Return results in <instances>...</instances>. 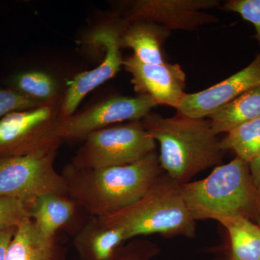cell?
I'll return each instance as SVG.
<instances>
[{
    "instance_id": "obj_14",
    "label": "cell",
    "mask_w": 260,
    "mask_h": 260,
    "mask_svg": "<svg viewBox=\"0 0 260 260\" xmlns=\"http://www.w3.org/2000/svg\"><path fill=\"white\" fill-rule=\"evenodd\" d=\"M5 260H63L54 239L43 237L30 218L16 228Z\"/></svg>"
},
{
    "instance_id": "obj_19",
    "label": "cell",
    "mask_w": 260,
    "mask_h": 260,
    "mask_svg": "<svg viewBox=\"0 0 260 260\" xmlns=\"http://www.w3.org/2000/svg\"><path fill=\"white\" fill-rule=\"evenodd\" d=\"M223 151L233 150L238 158L250 164L260 155V118L248 121L228 133L220 141Z\"/></svg>"
},
{
    "instance_id": "obj_24",
    "label": "cell",
    "mask_w": 260,
    "mask_h": 260,
    "mask_svg": "<svg viewBox=\"0 0 260 260\" xmlns=\"http://www.w3.org/2000/svg\"><path fill=\"white\" fill-rule=\"evenodd\" d=\"M15 231L16 228H12L0 232V260H5L8 246L14 236Z\"/></svg>"
},
{
    "instance_id": "obj_8",
    "label": "cell",
    "mask_w": 260,
    "mask_h": 260,
    "mask_svg": "<svg viewBox=\"0 0 260 260\" xmlns=\"http://www.w3.org/2000/svg\"><path fill=\"white\" fill-rule=\"evenodd\" d=\"M157 104L148 95L115 96L99 103L80 114L59 119L56 133L63 139H85L90 133L109 124L124 121H140Z\"/></svg>"
},
{
    "instance_id": "obj_12",
    "label": "cell",
    "mask_w": 260,
    "mask_h": 260,
    "mask_svg": "<svg viewBox=\"0 0 260 260\" xmlns=\"http://www.w3.org/2000/svg\"><path fill=\"white\" fill-rule=\"evenodd\" d=\"M260 85V55L245 68L209 88L185 93L178 107L181 115L205 119L234 99Z\"/></svg>"
},
{
    "instance_id": "obj_13",
    "label": "cell",
    "mask_w": 260,
    "mask_h": 260,
    "mask_svg": "<svg viewBox=\"0 0 260 260\" xmlns=\"http://www.w3.org/2000/svg\"><path fill=\"white\" fill-rule=\"evenodd\" d=\"M170 34V30L158 24L143 21L125 23L121 34V47L133 49L134 56L142 62L162 64L166 62L162 45Z\"/></svg>"
},
{
    "instance_id": "obj_17",
    "label": "cell",
    "mask_w": 260,
    "mask_h": 260,
    "mask_svg": "<svg viewBox=\"0 0 260 260\" xmlns=\"http://www.w3.org/2000/svg\"><path fill=\"white\" fill-rule=\"evenodd\" d=\"M219 222L230 236L232 260H260V227L242 216Z\"/></svg>"
},
{
    "instance_id": "obj_1",
    "label": "cell",
    "mask_w": 260,
    "mask_h": 260,
    "mask_svg": "<svg viewBox=\"0 0 260 260\" xmlns=\"http://www.w3.org/2000/svg\"><path fill=\"white\" fill-rule=\"evenodd\" d=\"M158 155L148 154L138 161L95 169L70 166L63 177L69 194L98 218L127 208L144 196L161 176Z\"/></svg>"
},
{
    "instance_id": "obj_5",
    "label": "cell",
    "mask_w": 260,
    "mask_h": 260,
    "mask_svg": "<svg viewBox=\"0 0 260 260\" xmlns=\"http://www.w3.org/2000/svg\"><path fill=\"white\" fill-rule=\"evenodd\" d=\"M59 145L25 155L0 157V198L18 200L28 209L43 195L68 194L64 177L54 167Z\"/></svg>"
},
{
    "instance_id": "obj_15",
    "label": "cell",
    "mask_w": 260,
    "mask_h": 260,
    "mask_svg": "<svg viewBox=\"0 0 260 260\" xmlns=\"http://www.w3.org/2000/svg\"><path fill=\"white\" fill-rule=\"evenodd\" d=\"M75 210L74 201L66 195H43L28 207L30 218L43 237L54 239L58 229L68 223Z\"/></svg>"
},
{
    "instance_id": "obj_3",
    "label": "cell",
    "mask_w": 260,
    "mask_h": 260,
    "mask_svg": "<svg viewBox=\"0 0 260 260\" xmlns=\"http://www.w3.org/2000/svg\"><path fill=\"white\" fill-rule=\"evenodd\" d=\"M181 190L193 220L242 216L260 213V201L250 175L249 164L236 158L215 167L208 177L181 184Z\"/></svg>"
},
{
    "instance_id": "obj_16",
    "label": "cell",
    "mask_w": 260,
    "mask_h": 260,
    "mask_svg": "<svg viewBox=\"0 0 260 260\" xmlns=\"http://www.w3.org/2000/svg\"><path fill=\"white\" fill-rule=\"evenodd\" d=\"M208 118L216 135L260 118V85L225 104Z\"/></svg>"
},
{
    "instance_id": "obj_9",
    "label": "cell",
    "mask_w": 260,
    "mask_h": 260,
    "mask_svg": "<svg viewBox=\"0 0 260 260\" xmlns=\"http://www.w3.org/2000/svg\"><path fill=\"white\" fill-rule=\"evenodd\" d=\"M125 26L124 20L121 24L108 23L95 29L90 41L101 46L105 56L101 64L89 71L76 75L67 90L61 104L59 119H64L75 114L84 98L92 90L114 78L123 66L121 37Z\"/></svg>"
},
{
    "instance_id": "obj_4",
    "label": "cell",
    "mask_w": 260,
    "mask_h": 260,
    "mask_svg": "<svg viewBox=\"0 0 260 260\" xmlns=\"http://www.w3.org/2000/svg\"><path fill=\"white\" fill-rule=\"evenodd\" d=\"M99 225L119 228L126 240L140 235L194 234V220L181 190V184L169 176L158 178L148 192L124 209L99 218Z\"/></svg>"
},
{
    "instance_id": "obj_7",
    "label": "cell",
    "mask_w": 260,
    "mask_h": 260,
    "mask_svg": "<svg viewBox=\"0 0 260 260\" xmlns=\"http://www.w3.org/2000/svg\"><path fill=\"white\" fill-rule=\"evenodd\" d=\"M56 103H44L0 119V157L25 155L59 145L61 140L56 129L61 107H56Z\"/></svg>"
},
{
    "instance_id": "obj_11",
    "label": "cell",
    "mask_w": 260,
    "mask_h": 260,
    "mask_svg": "<svg viewBox=\"0 0 260 260\" xmlns=\"http://www.w3.org/2000/svg\"><path fill=\"white\" fill-rule=\"evenodd\" d=\"M123 66L131 74V83L138 95H149L157 105L177 109L186 93V74L180 65L146 64L133 55L123 59Z\"/></svg>"
},
{
    "instance_id": "obj_26",
    "label": "cell",
    "mask_w": 260,
    "mask_h": 260,
    "mask_svg": "<svg viewBox=\"0 0 260 260\" xmlns=\"http://www.w3.org/2000/svg\"><path fill=\"white\" fill-rule=\"evenodd\" d=\"M113 260H127V259H116L115 256H114V259Z\"/></svg>"
},
{
    "instance_id": "obj_21",
    "label": "cell",
    "mask_w": 260,
    "mask_h": 260,
    "mask_svg": "<svg viewBox=\"0 0 260 260\" xmlns=\"http://www.w3.org/2000/svg\"><path fill=\"white\" fill-rule=\"evenodd\" d=\"M28 218V208L23 203L13 198H0V232L17 228Z\"/></svg>"
},
{
    "instance_id": "obj_2",
    "label": "cell",
    "mask_w": 260,
    "mask_h": 260,
    "mask_svg": "<svg viewBox=\"0 0 260 260\" xmlns=\"http://www.w3.org/2000/svg\"><path fill=\"white\" fill-rule=\"evenodd\" d=\"M142 124L160 145V167L179 184L222 161L224 151L210 120L179 114L165 118L150 112Z\"/></svg>"
},
{
    "instance_id": "obj_25",
    "label": "cell",
    "mask_w": 260,
    "mask_h": 260,
    "mask_svg": "<svg viewBox=\"0 0 260 260\" xmlns=\"http://www.w3.org/2000/svg\"><path fill=\"white\" fill-rule=\"evenodd\" d=\"M249 171L253 185L260 201V155L249 164Z\"/></svg>"
},
{
    "instance_id": "obj_22",
    "label": "cell",
    "mask_w": 260,
    "mask_h": 260,
    "mask_svg": "<svg viewBox=\"0 0 260 260\" xmlns=\"http://www.w3.org/2000/svg\"><path fill=\"white\" fill-rule=\"evenodd\" d=\"M43 104L17 90L0 89V119L11 113L35 109Z\"/></svg>"
},
{
    "instance_id": "obj_18",
    "label": "cell",
    "mask_w": 260,
    "mask_h": 260,
    "mask_svg": "<svg viewBox=\"0 0 260 260\" xmlns=\"http://www.w3.org/2000/svg\"><path fill=\"white\" fill-rule=\"evenodd\" d=\"M126 240L125 234L119 228H104L81 238L77 244L81 260H113L116 249Z\"/></svg>"
},
{
    "instance_id": "obj_20",
    "label": "cell",
    "mask_w": 260,
    "mask_h": 260,
    "mask_svg": "<svg viewBox=\"0 0 260 260\" xmlns=\"http://www.w3.org/2000/svg\"><path fill=\"white\" fill-rule=\"evenodd\" d=\"M17 91L42 103L56 100L58 88L55 80L43 72H24L13 78Z\"/></svg>"
},
{
    "instance_id": "obj_10",
    "label": "cell",
    "mask_w": 260,
    "mask_h": 260,
    "mask_svg": "<svg viewBox=\"0 0 260 260\" xmlns=\"http://www.w3.org/2000/svg\"><path fill=\"white\" fill-rule=\"evenodd\" d=\"M220 3L218 0H138L130 3L124 21L158 24L170 31H192L218 22L216 17L203 10L217 8Z\"/></svg>"
},
{
    "instance_id": "obj_23",
    "label": "cell",
    "mask_w": 260,
    "mask_h": 260,
    "mask_svg": "<svg viewBox=\"0 0 260 260\" xmlns=\"http://www.w3.org/2000/svg\"><path fill=\"white\" fill-rule=\"evenodd\" d=\"M223 9L238 13L254 25L255 39L260 47V0H229L224 4Z\"/></svg>"
},
{
    "instance_id": "obj_6",
    "label": "cell",
    "mask_w": 260,
    "mask_h": 260,
    "mask_svg": "<svg viewBox=\"0 0 260 260\" xmlns=\"http://www.w3.org/2000/svg\"><path fill=\"white\" fill-rule=\"evenodd\" d=\"M85 140L70 165L75 169L126 165L153 153L156 147L155 140L140 121L96 130Z\"/></svg>"
}]
</instances>
